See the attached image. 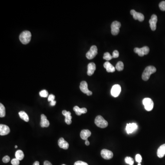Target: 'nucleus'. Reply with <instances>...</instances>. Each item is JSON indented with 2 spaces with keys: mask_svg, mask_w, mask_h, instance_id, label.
<instances>
[{
  "mask_svg": "<svg viewBox=\"0 0 165 165\" xmlns=\"http://www.w3.org/2000/svg\"><path fill=\"white\" fill-rule=\"evenodd\" d=\"M156 69L153 66H148L145 68L142 75V78L143 80L147 81L150 79L151 74L155 73Z\"/></svg>",
  "mask_w": 165,
  "mask_h": 165,
  "instance_id": "1",
  "label": "nucleus"
},
{
  "mask_svg": "<svg viewBox=\"0 0 165 165\" xmlns=\"http://www.w3.org/2000/svg\"><path fill=\"white\" fill-rule=\"evenodd\" d=\"M19 38H20V41L22 44H24V45L28 44L31 40V33L30 31H27V30L23 31L20 34Z\"/></svg>",
  "mask_w": 165,
  "mask_h": 165,
  "instance_id": "2",
  "label": "nucleus"
},
{
  "mask_svg": "<svg viewBox=\"0 0 165 165\" xmlns=\"http://www.w3.org/2000/svg\"><path fill=\"white\" fill-rule=\"evenodd\" d=\"M94 123L98 127L101 128H106L108 126V122L101 116H98L94 120Z\"/></svg>",
  "mask_w": 165,
  "mask_h": 165,
  "instance_id": "3",
  "label": "nucleus"
},
{
  "mask_svg": "<svg viewBox=\"0 0 165 165\" xmlns=\"http://www.w3.org/2000/svg\"><path fill=\"white\" fill-rule=\"evenodd\" d=\"M121 24L119 22L115 21L112 23L111 25V33L113 35H117L118 34L120 31V28Z\"/></svg>",
  "mask_w": 165,
  "mask_h": 165,
  "instance_id": "4",
  "label": "nucleus"
},
{
  "mask_svg": "<svg viewBox=\"0 0 165 165\" xmlns=\"http://www.w3.org/2000/svg\"><path fill=\"white\" fill-rule=\"evenodd\" d=\"M134 52L137 53L140 56H143L147 55L150 52V49L147 46L143 47L141 48L136 47L134 49Z\"/></svg>",
  "mask_w": 165,
  "mask_h": 165,
  "instance_id": "5",
  "label": "nucleus"
},
{
  "mask_svg": "<svg viewBox=\"0 0 165 165\" xmlns=\"http://www.w3.org/2000/svg\"><path fill=\"white\" fill-rule=\"evenodd\" d=\"M98 54V49L95 46H92L90 47L89 51L87 52L86 56L88 59L91 60L95 57Z\"/></svg>",
  "mask_w": 165,
  "mask_h": 165,
  "instance_id": "6",
  "label": "nucleus"
},
{
  "mask_svg": "<svg viewBox=\"0 0 165 165\" xmlns=\"http://www.w3.org/2000/svg\"><path fill=\"white\" fill-rule=\"evenodd\" d=\"M143 104L146 111H151L154 107V102L152 99L146 98L143 99Z\"/></svg>",
  "mask_w": 165,
  "mask_h": 165,
  "instance_id": "7",
  "label": "nucleus"
},
{
  "mask_svg": "<svg viewBox=\"0 0 165 165\" xmlns=\"http://www.w3.org/2000/svg\"><path fill=\"white\" fill-rule=\"evenodd\" d=\"M101 156L105 160H110L113 157L112 152L107 149H103L100 152Z\"/></svg>",
  "mask_w": 165,
  "mask_h": 165,
  "instance_id": "8",
  "label": "nucleus"
},
{
  "mask_svg": "<svg viewBox=\"0 0 165 165\" xmlns=\"http://www.w3.org/2000/svg\"><path fill=\"white\" fill-rule=\"evenodd\" d=\"M130 14L133 15L134 19L135 20H138L140 22H142L144 20L145 16L141 13H138L134 10H132L130 11Z\"/></svg>",
  "mask_w": 165,
  "mask_h": 165,
  "instance_id": "9",
  "label": "nucleus"
},
{
  "mask_svg": "<svg viewBox=\"0 0 165 165\" xmlns=\"http://www.w3.org/2000/svg\"><path fill=\"white\" fill-rule=\"evenodd\" d=\"M121 92V88L119 85H115L113 86L111 89V94L112 96L114 97H117L119 96Z\"/></svg>",
  "mask_w": 165,
  "mask_h": 165,
  "instance_id": "10",
  "label": "nucleus"
},
{
  "mask_svg": "<svg viewBox=\"0 0 165 165\" xmlns=\"http://www.w3.org/2000/svg\"><path fill=\"white\" fill-rule=\"evenodd\" d=\"M138 128V126L136 123H128L127 124L126 129L127 133L128 134H130L137 130Z\"/></svg>",
  "mask_w": 165,
  "mask_h": 165,
  "instance_id": "11",
  "label": "nucleus"
},
{
  "mask_svg": "<svg viewBox=\"0 0 165 165\" xmlns=\"http://www.w3.org/2000/svg\"><path fill=\"white\" fill-rule=\"evenodd\" d=\"M158 22V16L156 15L153 14L151 16L149 20L150 27L152 31H154L156 28V23Z\"/></svg>",
  "mask_w": 165,
  "mask_h": 165,
  "instance_id": "12",
  "label": "nucleus"
},
{
  "mask_svg": "<svg viewBox=\"0 0 165 165\" xmlns=\"http://www.w3.org/2000/svg\"><path fill=\"white\" fill-rule=\"evenodd\" d=\"M10 132L9 127L6 125H0V135L1 136L8 135Z\"/></svg>",
  "mask_w": 165,
  "mask_h": 165,
  "instance_id": "13",
  "label": "nucleus"
},
{
  "mask_svg": "<svg viewBox=\"0 0 165 165\" xmlns=\"http://www.w3.org/2000/svg\"><path fill=\"white\" fill-rule=\"evenodd\" d=\"M62 114L65 117V121L66 123L68 125L71 124L72 119L71 112H67L66 110H63L62 112Z\"/></svg>",
  "mask_w": 165,
  "mask_h": 165,
  "instance_id": "14",
  "label": "nucleus"
},
{
  "mask_svg": "<svg viewBox=\"0 0 165 165\" xmlns=\"http://www.w3.org/2000/svg\"><path fill=\"white\" fill-rule=\"evenodd\" d=\"M58 144L61 148H63L64 150H67L69 148L68 142H67L63 138H61L59 139Z\"/></svg>",
  "mask_w": 165,
  "mask_h": 165,
  "instance_id": "15",
  "label": "nucleus"
},
{
  "mask_svg": "<svg viewBox=\"0 0 165 165\" xmlns=\"http://www.w3.org/2000/svg\"><path fill=\"white\" fill-rule=\"evenodd\" d=\"M40 126L42 128H47L49 126L50 122L47 117L44 114H42L41 115V121L40 122Z\"/></svg>",
  "mask_w": 165,
  "mask_h": 165,
  "instance_id": "16",
  "label": "nucleus"
},
{
  "mask_svg": "<svg viewBox=\"0 0 165 165\" xmlns=\"http://www.w3.org/2000/svg\"><path fill=\"white\" fill-rule=\"evenodd\" d=\"M91 135H92V133L88 129H84L82 130L80 134L81 138L82 140H85L86 141L88 140V137H90Z\"/></svg>",
  "mask_w": 165,
  "mask_h": 165,
  "instance_id": "17",
  "label": "nucleus"
},
{
  "mask_svg": "<svg viewBox=\"0 0 165 165\" xmlns=\"http://www.w3.org/2000/svg\"><path fill=\"white\" fill-rule=\"evenodd\" d=\"M96 69V65L94 62L89 63L88 65L87 74L88 76H92L93 74Z\"/></svg>",
  "mask_w": 165,
  "mask_h": 165,
  "instance_id": "18",
  "label": "nucleus"
},
{
  "mask_svg": "<svg viewBox=\"0 0 165 165\" xmlns=\"http://www.w3.org/2000/svg\"><path fill=\"white\" fill-rule=\"evenodd\" d=\"M80 87L81 91L86 94H87L90 91L88 90V88L87 82L85 81H83L81 82Z\"/></svg>",
  "mask_w": 165,
  "mask_h": 165,
  "instance_id": "19",
  "label": "nucleus"
},
{
  "mask_svg": "<svg viewBox=\"0 0 165 165\" xmlns=\"http://www.w3.org/2000/svg\"><path fill=\"white\" fill-rule=\"evenodd\" d=\"M157 155L160 158H162L165 155V144L160 146L157 152Z\"/></svg>",
  "mask_w": 165,
  "mask_h": 165,
  "instance_id": "20",
  "label": "nucleus"
},
{
  "mask_svg": "<svg viewBox=\"0 0 165 165\" xmlns=\"http://www.w3.org/2000/svg\"><path fill=\"white\" fill-rule=\"evenodd\" d=\"M104 67L108 73H113L115 71L116 68L109 62H106L104 63Z\"/></svg>",
  "mask_w": 165,
  "mask_h": 165,
  "instance_id": "21",
  "label": "nucleus"
},
{
  "mask_svg": "<svg viewBox=\"0 0 165 165\" xmlns=\"http://www.w3.org/2000/svg\"><path fill=\"white\" fill-rule=\"evenodd\" d=\"M74 111L75 112V113L78 116L81 115L82 114H85L87 112V110L86 108H80L78 106H75L74 107Z\"/></svg>",
  "mask_w": 165,
  "mask_h": 165,
  "instance_id": "22",
  "label": "nucleus"
},
{
  "mask_svg": "<svg viewBox=\"0 0 165 165\" xmlns=\"http://www.w3.org/2000/svg\"><path fill=\"white\" fill-rule=\"evenodd\" d=\"M19 114L20 118L22 119L24 121L26 122H28L29 121V118H28V115L26 112H24V111H21L19 113Z\"/></svg>",
  "mask_w": 165,
  "mask_h": 165,
  "instance_id": "23",
  "label": "nucleus"
},
{
  "mask_svg": "<svg viewBox=\"0 0 165 165\" xmlns=\"http://www.w3.org/2000/svg\"><path fill=\"white\" fill-rule=\"evenodd\" d=\"M16 158L20 160H22L24 158V154L23 152L21 150H18L16 152Z\"/></svg>",
  "mask_w": 165,
  "mask_h": 165,
  "instance_id": "24",
  "label": "nucleus"
},
{
  "mask_svg": "<svg viewBox=\"0 0 165 165\" xmlns=\"http://www.w3.org/2000/svg\"><path fill=\"white\" fill-rule=\"evenodd\" d=\"M6 116V109L3 104L0 103V117L3 118Z\"/></svg>",
  "mask_w": 165,
  "mask_h": 165,
  "instance_id": "25",
  "label": "nucleus"
},
{
  "mask_svg": "<svg viewBox=\"0 0 165 165\" xmlns=\"http://www.w3.org/2000/svg\"><path fill=\"white\" fill-rule=\"evenodd\" d=\"M116 69L118 71H122L124 69V64L121 61L118 62L116 66Z\"/></svg>",
  "mask_w": 165,
  "mask_h": 165,
  "instance_id": "26",
  "label": "nucleus"
},
{
  "mask_svg": "<svg viewBox=\"0 0 165 165\" xmlns=\"http://www.w3.org/2000/svg\"><path fill=\"white\" fill-rule=\"evenodd\" d=\"M125 161L127 164H129V165H133L134 164V160L131 157H128V156L126 157L125 158Z\"/></svg>",
  "mask_w": 165,
  "mask_h": 165,
  "instance_id": "27",
  "label": "nucleus"
},
{
  "mask_svg": "<svg viewBox=\"0 0 165 165\" xmlns=\"http://www.w3.org/2000/svg\"><path fill=\"white\" fill-rule=\"evenodd\" d=\"M113 58L112 56H111L109 52H106L104 53L103 59L106 61L111 60Z\"/></svg>",
  "mask_w": 165,
  "mask_h": 165,
  "instance_id": "28",
  "label": "nucleus"
},
{
  "mask_svg": "<svg viewBox=\"0 0 165 165\" xmlns=\"http://www.w3.org/2000/svg\"><path fill=\"white\" fill-rule=\"evenodd\" d=\"M39 94H40V95L41 97H44V98H46V97H47L48 96V92L46 90H41L39 93Z\"/></svg>",
  "mask_w": 165,
  "mask_h": 165,
  "instance_id": "29",
  "label": "nucleus"
},
{
  "mask_svg": "<svg viewBox=\"0 0 165 165\" xmlns=\"http://www.w3.org/2000/svg\"><path fill=\"white\" fill-rule=\"evenodd\" d=\"M135 160L138 163H141L142 160V156L140 154H137L135 156Z\"/></svg>",
  "mask_w": 165,
  "mask_h": 165,
  "instance_id": "30",
  "label": "nucleus"
},
{
  "mask_svg": "<svg viewBox=\"0 0 165 165\" xmlns=\"http://www.w3.org/2000/svg\"><path fill=\"white\" fill-rule=\"evenodd\" d=\"M160 9L161 10V11H165V1H162L160 2L159 3Z\"/></svg>",
  "mask_w": 165,
  "mask_h": 165,
  "instance_id": "31",
  "label": "nucleus"
},
{
  "mask_svg": "<svg viewBox=\"0 0 165 165\" xmlns=\"http://www.w3.org/2000/svg\"><path fill=\"white\" fill-rule=\"evenodd\" d=\"M20 160L16 158L13 159L11 161V163L13 165H20Z\"/></svg>",
  "mask_w": 165,
  "mask_h": 165,
  "instance_id": "32",
  "label": "nucleus"
},
{
  "mask_svg": "<svg viewBox=\"0 0 165 165\" xmlns=\"http://www.w3.org/2000/svg\"><path fill=\"white\" fill-rule=\"evenodd\" d=\"M10 158H9V156L8 155H6V156H4V158L2 159V161L4 163H7L8 162H9L10 161Z\"/></svg>",
  "mask_w": 165,
  "mask_h": 165,
  "instance_id": "33",
  "label": "nucleus"
},
{
  "mask_svg": "<svg viewBox=\"0 0 165 165\" xmlns=\"http://www.w3.org/2000/svg\"><path fill=\"white\" fill-rule=\"evenodd\" d=\"M74 165H88L87 163L84 161L79 160V161H76L75 162Z\"/></svg>",
  "mask_w": 165,
  "mask_h": 165,
  "instance_id": "34",
  "label": "nucleus"
},
{
  "mask_svg": "<svg viewBox=\"0 0 165 165\" xmlns=\"http://www.w3.org/2000/svg\"><path fill=\"white\" fill-rule=\"evenodd\" d=\"M119 56V52H118V51L115 50L112 54L113 58H118V57Z\"/></svg>",
  "mask_w": 165,
  "mask_h": 165,
  "instance_id": "35",
  "label": "nucleus"
},
{
  "mask_svg": "<svg viewBox=\"0 0 165 165\" xmlns=\"http://www.w3.org/2000/svg\"><path fill=\"white\" fill-rule=\"evenodd\" d=\"M55 99V96L53 94H50L48 96V100L49 101H52L54 100Z\"/></svg>",
  "mask_w": 165,
  "mask_h": 165,
  "instance_id": "36",
  "label": "nucleus"
},
{
  "mask_svg": "<svg viewBox=\"0 0 165 165\" xmlns=\"http://www.w3.org/2000/svg\"><path fill=\"white\" fill-rule=\"evenodd\" d=\"M44 165H52V163L51 162H49L47 160H46V161H44Z\"/></svg>",
  "mask_w": 165,
  "mask_h": 165,
  "instance_id": "37",
  "label": "nucleus"
},
{
  "mask_svg": "<svg viewBox=\"0 0 165 165\" xmlns=\"http://www.w3.org/2000/svg\"><path fill=\"white\" fill-rule=\"evenodd\" d=\"M56 104V101L55 100H53V101H51L50 105L52 106H55Z\"/></svg>",
  "mask_w": 165,
  "mask_h": 165,
  "instance_id": "38",
  "label": "nucleus"
},
{
  "mask_svg": "<svg viewBox=\"0 0 165 165\" xmlns=\"http://www.w3.org/2000/svg\"><path fill=\"white\" fill-rule=\"evenodd\" d=\"M33 165H40V162L38 161H35Z\"/></svg>",
  "mask_w": 165,
  "mask_h": 165,
  "instance_id": "39",
  "label": "nucleus"
},
{
  "mask_svg": "<svg viewBox=\"0 0 165 165\" xmlns=\"http://www.w3.org/2000/svg\"><path fill=\"white\" fill-rule=\"evenodd\" d=\"M85 144H86V146H89V144H90V143H89V141H88V140H86V143H85Z\"/></svg>",
  "mask_w": 165,
  "mask_h": 165,
  "instance_id": "40",
  "label": "nucleus"
},
{
  "mask_svg": "<svg viewBox=\"0 0 165 165\" xmlns=\"http://www.w3.org/2000/svg\"><path fill=\"white\" fill-rule=\"evenodd\" d=\"M86 94L88 95V96H90V95H92V92H91V91H89Z\"/></svg>",
  "mask_w": 165,
  "mask_h": 165,
  "instance_id": "41",
  "label": "nucleus"
},
{
  "mask_svg": "<svg viewBox=\"0 0 165 165\" xmlns=\"http://www.w3.org/2000/svg\"><path fill=\"white\" fill-rule=\"evenodd\" d=\"M15 148H18V146H15Z\"/></svg>",
  "mask_w": 165,
  "mask_h": 165,
  "instance_id": "42",
  "label": "nucleus"
},
{
  "mask_svg": "<svg viewBox=\"0 0 165 165\" xmlns=\"http://www.w3.org/2000/svg\"><path fill=\"white\" fill-rule=\"evenodd\" d=\"M138 165H141V163H138Z\"/></svg>",
  "mask_w": 165,
  "mask_h": 165,
  "instance_id": "43",
  "label": "nucleus"
},
{
  "mask_svg": "<svg viewBox=\"0 0 165 165\" xmlns=\"http://www.w3.org/2000/svg\"><path fill=\"white\" fill-rule=\"evenodd\" d=\"M64 165V164H63V165Z\"/></svg>",
  "mask_w": 165,
  "mask_h": 165,
  "instance_id": "44",
  "label": "nucleus"
}]
</instances>
